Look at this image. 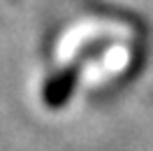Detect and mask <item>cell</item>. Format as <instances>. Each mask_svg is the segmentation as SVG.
<instances>
[{
    "instance_id": "1",
    "label": "cell",
    "mask_w": 153,
    "mask_h": 151,
    "mask_svg": "<svg viewBox=\"0 0 153 151\" xmlns=\"http://www.w3.org/2000/svg\"><path fill=\"white\" fill-rule=\"evenodd\" d=\"M76 81H79V70H76V67H65V70H60L58 75H53L47 84H44V88H42V100H44V105H47L49 109L65 107L67 100L74 93Z\"/></svg>"
}]
</instances>
